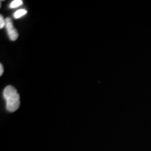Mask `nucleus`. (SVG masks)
I'll return each mask as SVG.
<instances>
[{
	"instance_id": "f257e3e1",
	"label": "nucleus",
	"mask_w": 151,
	"mask_h": 151,
	"mask_svg": "<svg viewBox=\"0 0 151 151\" xmlns=\"http://www.w3.org/2000/svg\"><path fill=\"white\" fill-rule=\"evenodd\" d=\"M6 100V109L9 112H14L20 106V95L17 93Z\"/></svg>"
},
{
	"instance_id": "f03ea898",
	"label": "nucleus",
	"mask_w": 151,
	"mask_h": 151,
	"mask_svg": "<svg viewBox=\"0 0 151 151\" xmlns=\"http://www.w3.org/2000/svg\"><path fill=\"white\" fill-rule=\"evenodd\" d=\"M6 27L8 35L11 41H16L18 37V33L13 25L12 21L9 18L6 19Z\"/></svg>"
},
{
	"instance_id": "7ed1b4c3",
	"label": "nucleus",
	"mask_w": 151,
	"mask_h": 151,
	"mask_svg": "<svg viewBox=\"0 0 151 151\" xmlns=\"http://www.w3.org/2000/svg\"><path fill=\"white\" fill-rule=\"evenodd\" d=\"M17 93H18V92H17V90L14 87L9 86L6 87L4 90L3 94H4V99H8L9 97H10L11 96L14 95V94H16Z\"/></svg>"
},
{
	"instance_id": "20e7f679",
	"label": "nucleus",
	"mask_w": 151,
	"mask_h": 151,
	"mask_svg": "<svg viewBox=\"0 0 151 151\" xmlns=\"http://www.w3.org/2000/svg\"><path fill=\"white\" fill-rule=\"evenodd\" d=\"M26 14H27V11L24 10V9H20V10H18L14 14V18L16 19L20 18V17L24 16Z\"/></svg>"
},
{
	"instance_id": "39448f33",
	"label": "nucleus",
	"mask_w": 151,
	"mask_h": 151,
	"mask_svg": "<svg viewBox=\"0 0 151 151\" xmlns=\"http://www.w3.org/2000/svg\"><path fill=\"white\" fill-rule=\"evenodd\" d=\"M22 4V1H21V0H14V1H13L11 3L10 7L11 9L17 8V7L20 6Z\"/></svg>"
},
{
	"instance_id": "423d86ee",
	"label": "nucleus",
	"mask_w": 151,
	"mask_h": 151,
	"mask_svg": "<svg viewBox=\"0 0 151 151\" xmlns=\"http://www.w3.org/2000/svg\"><path fill=\"white\" fill-rule=\"evenodd\" d=\"M6 25V20H4L3 18V16H0V28L2 29V28Z\"/></svg>"
},
{
	"instance_id": "0eeeda50",
	"label": "nucleus",
	"mask_w": 151,
	"mask_h": 151,
	"mask_svg": "<svg viewBox=\"0 0 151 151\" xmlns=\"http://www.w3.org/2000/svg\"><path fill=\"white\" fill-rule=\"evenodd\" d=\"M3 73H4V67H3V65L1 64V65H0V76L2 75Z\"/></svg>"
}]
</instances>
